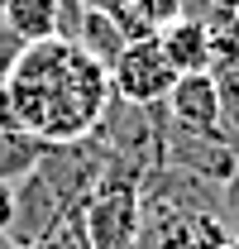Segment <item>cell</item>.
I'll return each mask as SVG.
<instances>
[{
  "mask_svg": "<svg viewBox=\"0 0 239 249\" xmlns=\"http://www.w3.org/2000/svg\"><path fill=\"white\" fill-rule=\"evenodd\" d=\"M110 106V72L67 38L24 43L0 82V124L67 144L96 129Z\"/></svg>",
  "mask_w": 239,
  "mask_h": 249,
  "instance_id": "6da1fadb",
  "label": "cell"
},
{
  "mask_svg": "<svg viewBox=\"0 0 239 249\" xmlns=\"http://www.w3.org/2000/svg\"><path fill=\"white\" fill-rule=\"evenodd\" d=\"M77 211H82L86 249H134V240H139V211H144L139 206V182H129V178H120V173L105 168L101 187Z\"/></svg>",
  "mask_w": 239,
  "mask_h": 249,
  "instance_id": "7a4b0ae2",
  "label": "cell"
},
{
  "mask_svg": "<svg viewBox=\"0 0 239 249\" xmlns=\"http://www.w3.org/2000/svg\"><path fill=\"white\" fill-rule=\"evenodd\" d=\"M105 168H110V154H105V144H101L96 134L67 139V144H48L43 158H38V173L48 178V187L62 196L67 211H77L91 192L101 187Z\"/></svg>",
  "mask_w": 239,
  "mask_h": 249,
  "instance_id": "3957f363",
  "label": "cell"
},
{
  "mask_svg": "<svg viewBox=\"0 0 239 249\" xmlns=\"http://www.w3.org/2000/svg\"><path fill=\"white\" fill-rule=\"evenodd\" d=\"M110 72V91L120 101H134V106H163V96L172 91L177 82V67L163 58L158 38H134L120 48V58L105 67Z\"/></svg>",
  "mask_w": 239,
  "mask_h": 249,
  "instance_id": "277c9868",
  "label": "cell"
},
{
  "mask_svg": "<svg viewBox=\"0 0 239 249\" xmlns=\"http://www.w3.org/2000/svg\"><path fill=\"white\" fill-rule=\"evenodd\" d=\"M67 216V206H62V196L48 187V178L34 168L24 182L10 187V216H5V240L15 249H38L53 230L62 225Z\"/></svg>",
  "mask_w": 239,
  "mask_h": 249,
  "instance_id": "5b68a950",
  "label": "cell"
},
{
  "mask_svg": "<svg viewBox=\"0 0 239 249\" xmlns=\"http://www.w3.org/2000/svg\"><path fill=\"white\" fill-rule=\"evenodd\" d=\"M163 168L196 173V178H206V182H215L225 192V182L235 178V168H239V149L230 139H220V134H191V129H182L163 110Z\"/></svg>",
  "mask_w": 239,
  "mask_h": 249,
  "instance_id": "8992f818",
  "label": "cell"
},
{
  "mask_svg": "<svg viewBox=\"0 0 239 249\" xmlns=\"http://www.w3.org/2000/svg\"><path fill=\"white\" fill-rule=\"evenodd\" d=\"M163 110H168L172 124L191 129V134H220L225 139V129H220V87H215L210 72H182L172 82V91L163 96Z\"/></svg>",
  "mask_w": 239,
  "mask_h": 249,
  "instance_id": "52a82bcc",
  "label": "cell"
},
{
  "mask_svg": "<svg viewBox=\"0 0 239 249\" xmlns=\"http://www.w3.org/2000/svg\"><path fill=\"white\" fill-rule=\"evenodd\" d=\"M153 38H158L163 58L177 67V77L182 72H210V43H206V24L201 19H172Z\"/></svg>",
  "mask_w": 239,
  "mask_h": 249,
  "instance_id": "ba28073f",
  "label": "cell"
},
{
  "mask_svg": "<svg viewBox=\"0 0 239 249\" xmlns=\"http://www.w3.org/2000/svg\"><path fill=\"white\" fill-rule=\"evenodd\" d=\"M0 19H5V29L15 34L19 43L58 38V0H5Z\"/></svg>",
  "mask_w": 239,
  "mask_h": 249,
  "instance_id": "9c48e42d",
  "label": "cell"
},
{
  "mask_svg": "<svg viewBox=\"0 0 239 249\" xmlns=\"http://www.w3.org/2000/svg\"><path fill=\"white\" fill-rule=\"evenodd\" d=\"M43 149H48V144H43L38 134H24V129L0 124V182H5V187L24 182L34 168H38Z\"/></svg>",
  "mask_w": 239,
  "mask_h": 249,
  "instance_id": "30bf717a",
  "label": "cell"
},
{
  "mask_svg": "<svg viewBox=\"0 0 239 249\" xmlns=\"http://www.w3.org/2000/svg\"><path fill=\"white\" fill-rule=\"evenodd\" d=\"M82 53H91V58L101 62V67H110V62L120 58V48H124V38H120L115 19L110 15H96V10H86L82 15V29H77V38H72Z\"/></svg>",
  "mask_w": 239,
  "mask_h": 249,
  "instance_id": "8fae6325",
  "label": "cell"
},
{
  "mask_svg": "<svg viewBox=\"0 0 239 249\" xmlns=\"http://www.w3.org/2000/svg\"><path fill=\"white\" fill-rule=\"evenodd\" d=\"M210 67H239V5H220L206 19Z\"/></svg>",
  "mask_w": 239,
  "mask_h": 249,
  "instance_id": "7c38bea8",
  "label": "cell"
},
{
  "mask_svg": "<svg viewBox=\"0 0 239 249\" xmlns=\"http://www.w3.org/2000/svg\"><path fill=\"white\" fill-rule=\"evenodd\" d=\"M215 10H220V0H182V19H201L206 24Z\"/></svg>",
  "mask_w": 239,
  "mask_h": 249,
  "instance_id": "4fadbf2b",
  "label": "cell"
},
{
  "mask_svg": "<svg viewBox=\"0 0 239 249\" xmlns=\"http://www.w3.org/2000/svg\"><path fill=\"white\" fill-rule=\"evenodd\" d=\"M153 15H158V24H172V19H182V0H149Z\"/></svg>",
  "mask_w": 239,
  "mask_h": 249,
  "instance_id": "5bb4252c",
  "label": "cell"
},
{
  "mask_svg": "<svg viewBox=\"0 0 239 249\" xmlns=\"http://www.w3.org/2000/svg\"><path fill=\"white\" fill-rule=\"evenodd\" d=\"M120 0H82V10H96V15H110Z\"/></svg>",
  "mask_w": 239,
  "mask_h": 249,
  "instance_id": "9a60e30c",
  "label": "cell"
},
{
  "mask_svg": "<svg viewBox=\"0 0 239 249\" xmlns=\"http://www.w3.org/2000/svg\"><path fill=\"white\" fill-rule=\"evenodd\" d=\"M225 249H239V235H235V240H230V245H225Z\"/></svg>",
  "mask_w": 239,
  "mask_h": 249,
  "instance_id": "2e32d148",
  "label": "cell"
},
{
  "mask_svg": "<svg viewBox=\"0 0 239 249\" xmlns=\"http://www.w3.org/2000/svg\"><path fill=\"white\" fill-rule=\"evenodd\" d=\"M220 5H239V0H220Z\"/></svg>",
  "mask_w": 239,
  "mask_h": 249,
  "instance_id": "e0dca14e",
  "label": "cell"
},
{
  "mask_svg": "<svg viewBox=\"0 0 239 249\" xmlns=\"http://www.w3.org/2000/svg\"><path fill=\"white\" fill-rule=\"evenodd\" d=\"M0 5H5V0H0Z\"/></svg>",
  "mask_w": 239,
  "mask_h": 249,
  "instance_id": "ac0fdd59",
  "label": "cell"
}]
</instances>
